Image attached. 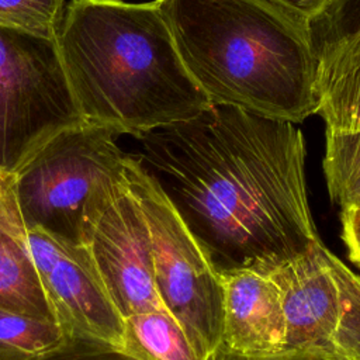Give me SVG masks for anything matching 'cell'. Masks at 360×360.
Returning <instances> with one entry per match:
<instances>
[{"label":"cell","instance_id":"cell-1","mask_svg":"<svg viewBox=\"0 0 360 360\" xmlns=\"http://www.w3.org/2000/svg\"><path fill=\"white\" fill-rule=\"evenodd\" d=\"M142 139L155 179L219 276L270 274L319 240L292 122L211 104Z\"/></svg>","mask_w":360,"mask_h":360},{"label":"cell","instance_id":"cell-2","mask_svg":"<svg viewBox=\"0 0 360 360\" xmlns=\"http://www.w3.org/2000/svg\"><path fill=\"white\" fill-rule=\"evenodd\" d=\"M55 39L84 124L142 138L211 105L156 1L72 0Z\"/></svg>","mask_w":360,"mask_h":360},{"label":"cell","instance_id":"cell-3","mask_svg":"<svg viewBox=\"0 0 360 360\" xmlns=\"http://www.w3.org/2000/svg\"><path fill=\"white\" fill-rule=\"evenodd\" d=\"M184 68L214 105L301 122L316 114L309 21L277 0H156Z\"/></svg>","mask_w":360,"mask_h":360},{"label":"cell","instance_id":"cell-4","mask_svg":"<svg viewBox=\"0 0 360 360\" xmlns=\"http://www.w3.org/2000/svg\"><path fill=\"white\" fill-rule=\"evenodd\" d=\"M115 134L90 124L49 139L11 176H0V210L27 229L87 246L108 207L129 191Z\"/></svg>","mask_w":360,"mask_h":360},{"label":"cell","instance_id":"cell-5","mask_svg":"<svg viewBox=\"0 0 360 360\" xmlns=\"http://www.w3.org/2000/svg\"><path fill=\"white\" fill-rule=\"evenodd\" d=\"M127 174L149 228L160 304L195 349L207 360H217L224 346L222 280L139 158L128 155Z\"/></svg>","mask_w":360,"mask_h":360},{"label":"cell","instance_id":"cell-6","mask_svg":"<svg viewBox=\"0 0 360 360\" xmlns=\"http://www.w3.org/2000/svg\"><path fill=\"white\" fill-rule=\"evenodd\" d=\"M80 124L56 39L0 24V176Z\"/></svg>","mask_w":360,"mask_h":360},{"label":"cell","instance_id":"cell-7","mask_svg":"<svg viewBox=\"0 0 360 360\" xmlns=\"http://www.w3.org/2000/svg\"><path fill=\"white\" fill-rule=\"evenodd\" d=\"M269 276L283 298V352L360 360V277L321 239Z\"/></svg>","mask_w":360,"mask_h":360},{"label":"cell","instance_id":"cell-8","mask_svg":"<svg viewBox=\"0 0 360 360\" xmlns=\"http://www.w3.org/2000/svg\"><path fill=\"white\" fill-rule=\"evenodd\" d=\"M0 218L20 238L37 269L58 323L68 335L122 346L124 319L114 307L87 246L27 229L0 210Z\"/></svg>","mask_w":360,"mask_h":360},{"label":"cell","instance_id":"cell-9","mask_svg":"<svg viewBox=\"0 0 360 360\" xmlns=\"http://www.w3.org/2000/svg\"><path fill=\"white\" fill-rule=\"evenodd\" d=\"M87 249L122 319L163 307L155 287L149 228L131 191L103 214Z\"/></svg>","mask_w":360,"mask_h":360},{"label":"cell","instance_id":"cell-10","mask_svg":"<svg viewBox=\"0 0 360 360\" xmlns=\"http://www.w3.org/2000/svg\"><path fill=\"white\" fill-rule=\"evenodd\" d=\"M219 277L224 287L222 350L246 356L283 353L285 316L274 280L250 270Z\"/></svg>","mask_w":360,"mask_h":360},{"label":"cell","instance_id":"cell-11","mask_svg":"<svg viewBox=\"0 0 360 360\" xmlns=\"http://www.w3.org/2000/svg\"><path fill=\"white\" fill-rule=\"evenodd\" d=\"M316 98L326 132L360 129V44L319 65Z\"/></svg>","mask_w":360,"mask_h":360},{"label":"cell","instance_id":"cell-12","mask_svg":"<svg viewBox=\"0 0 360 360\" xmlns=\"http://www.w3.org/2000/svg\"><path fill=\"white\" fill-rule=\"evenodd\" d=\"M0 308L58 322L31 256L1 218Z\"/></svg>","mask_w":360,"mask_h":360},{"label":"cell","instance_id":"cell-13","mask_svg":"<svg viewBox=\"0 0 360 360\" xmlns=\"http://www.w3.org/2000/svg\"><path fill=\"white\" fill-rule=\"evenodd\" d=\"M121 347L139 360H207L163 307L125 318Z\"/></svg>","mask_w":360,"mask_h":360},{"label":"cell","instance_id":"cell-14","mask_svg":"<svg viewBox=\"0 0 360 360\" xmlns=\"http://www.w3.org/2000/svg\"><path fill=\"white\" fill-rule=\"evenodd\" d=\"M323 172L340 210L360 207V129L326 132Z\"/></svg>","mask_w":360,"mask_h":360},{"label":"cell","instance_id":"cell-15","mask_svg":"<svg viewBox=\"0 0 360 360\" xmlns=\"http://www.w3.org/2000/svg\"><path fill=\"white\" fill-rule=\"evenodd\" d=\"M68 336L58 322L0 308V360H27L59 346Z\"/></svg>","mask_w":360,"mask_h":360},{"label":"cell","instance_id":"cell-16","mask_svg":"<svg viewBox=\"0 0 360 360\" xmlns=\"http://www.w3.org/2000/svg\"><path fill=\"white\" fill-rule=\"evenodd\" d=\"M309 32L319 65L360 44V0H329L323 11L309 21Z\"/></svg>","mask_w":360,"mask_h":360},{"label":"cell","instance_id":"cell-17","mask_svg":"<svg viewBox=\"0 0 360 360\" xmlns=\"http://www.w3.org/2000/svg\"><path fill=\"white\" fill-rule=\"evenodd\" d=\"M65 0H0V24L45 38H56Z\"/></svg>","mask_w":360,"mask_h":360},{"label":"cell","instance_id":"cell-18","mask_svg":"<svg viewBox=\"0 0 360 360\" xmlns=\"http://www.w3.org/2000/svg\"><path fill=\"white\" fill-rule=\"evenodd\" d=\"M27 360H139L122 347L107 342L69 335L59 346Z\"/></svg>","mask_w":360,"mask_h":360},{"label":"cell","instance_id":"cell-19","mask_svg":"<svg viewBox=\"0 0 360 360\" xmlns=\"http://www.w3.org/2000/svg\"><path fill=\"white\" fill-rule=\"evenodd\" d=\"M342 238L350 260L360 267V207L342 211Z\"/></svg>","mask_w":360,"mask_h":360},{"label":"cell","instance_id":"cell-20","mask_svg":"<svg viewBox=\"0 0 360 360\" xmlns=\"http://www.w3.org/2000/svg\"><path fill=\"white\" fill-rule=\"evenodd\" d=\"M217 360H325L319 356L301 352H283L271 356H246L228 350H222Z\"/></svg>","mask_w":360,"mask_h":360},{"label":"cell","instance_id":"cell-21","mask_svg":"<svg viewBox=\"0 0 360 360\" xmlns=\"http://www.w3.org/2000/svg\"><path fill=\"white\" fill-rule=\"evenodd\" d=\"M277 1H280L290 10L295 11L297 14L302 15L308 21L318 17L329 3V0H277Z\"/></svg>","mask_w":360,"mask_h":360}]
</instances>
